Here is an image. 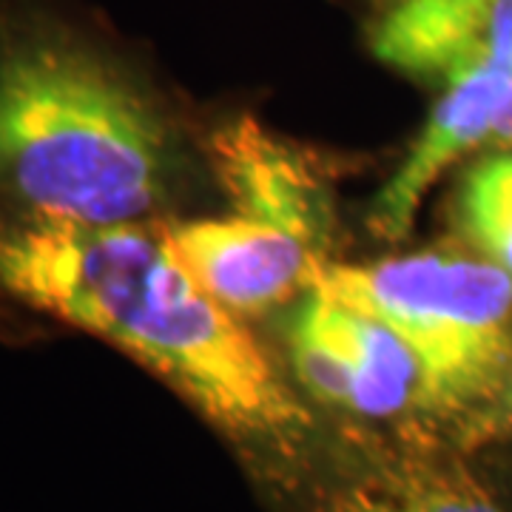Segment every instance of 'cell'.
Segmentation results:
<instances>
[{
	"mask_svg": "<svg viewBox=\"0 0 512 512\" xmlns=\"http://www.w3.org/2000/svg\"><path fill=\"white\" fill-rule=\"evenodd\" d=\"M495 0H382L370 49L396 72L450 83L487 60Z\"/></svg>",
	"mask_w": 512,
	"mask_h": 512,
	"instance_id": "52a82bcc",
	"label": "cell"
},
{
	"mask_svg": "<svg viewBox=\"0 0 512 512\" xmlns=\"http://www.w3.org/2000/svg\"><path fill=\"white\" fill-rule=\"evenodd\" d=\"M296 316L348 356L362 387L359 416L393 419L404 410H419L421 373L416 356L387 325L313 288Z\"/></svg>",
	"mask_w": 512,
	"mask_h": 512,
	"instance_id": "ba28073f",
	"label": "cell"
},
{
	"mask_svg": "<svg viewBox=\"0 0 512 512\" xmlns=\"http://www.w3.org/2000/svg\"><path fill=\"white\" fill-rule=\"evenodd\" d=\"M185 271L234 313H256L311 291L313 268L325 262L291 234L248 220L222 217L168 225Z\"/></svg>",
	"mask_w": 512,
	"mask_h": 512,
	"instance_id": "5b68a950",
	"label": "cell"
},
{
	"mask_svg": "<svg viewBox=\"0 0 512 512\" xmlns=\"http://www.w3.org/2000/svg\"><path fill=\"white\" fill-rule=\"evenodd\" d=\"M208 157L239 217L279 228L325 256L333 234V197L311 154L279 140L254 117H237L214 128Z\"/></svg>",
	"mask_w": 512,
	"mask_h": 512,
	"instance_id": "277c9868",
	"label": "cell"
},
{
	"mask_svg": "<svg viewBox=\"0 0 512 512\" xmlns=\"http://www.w3.org/2000/svg\"><path fill=\"white\" fill-rule=\"evenodd\" d=\"M453 441L458 450H487L498 444H512V367L501 387L487 404L453 427Z\"/></svg>",
	"mask_w": 512,
	"mask_h": 512,
	"instance_id": "8fae6325",
	"label": "cell"
},
{
	"mask_svg": "<svg viewBox=\"0 0 512 512\" xmlns=\"http://www.w3.org/2000/svg\"><path fill=\"white\" fill-rule=\"evenodd\" d=\"M311 288L393 330L419 365V413L450 427L490 402L512 367V279L487 259H325Z\"/></svg>",
	"mask_w": 512,
	"mask_h": 512,
	"instance_id": "3957f363",
	"label": "cell"
},
{
	"mask_svg": "<svg viewBox=\"0 0 512 512\" xmlns=\"http://www.w3.org/2000/svg\"><path fill=\"white\" fill-rule=\"evenodd\" d=\"M0 293L123 350L231 436L291 439L308 424L254 333L185 271L163 222L0 211Z\"/></svg>",
	"mask_w": 512,
	"mask_h": 512,
	"instance_id": "6da1fadb",
	"label": "cell"
},
{
	"mask_svg": "<svg viewBox=\"0 0 512 512\" xmlns=\"http://www.w3.org/2000/svg\"><path fill=\"white\" fill-rule=\"evenodd\" d=\"M510 97L512 69L504 66H478L444 83V97L370 205V231L390 242L407 237L427 191L470 148L490 143Z\"/></svg>",
	"mask_w": 512,
	"mask_h": 512,
	"instance_id": "8992f818",
	"label": "cell"
},
{
	"mask_svg": "<svg viewBox=\"0 0 512 512\" xmlns=\"http://www.w3.org/2000/svg\"><path fill=\"white\" fill-rule=\"evenodd\" d=\"M322 512H510L461 467H419L336 493Z\"/></svg>",
	"mask_w": 512,
	"mask_h": 512,
	"instance_id": "9c48e42d",
	"label": "cell"
},
{
	"mask_svg": "<svg viewBox=\"0 0 512 512\" xmlns=\"http://www.w3.org/2000/svg\"><path fill=\"white\" fill-rule=\"evenodd\" d=\"M490 143L498 148H512V97L510 103H507V109L501 111L498 123H495Z\"/></svg>",
	"mask_w": 512,
	"mask_h": 512,
	"instance_id": "4fadbf2b",
	"label": "cell"
},
{
	"mask_svg": "<svg viewBox=\"0 0 512 512\" xmlns=\"http://www.w3.org/2000/svg\"><path fill=\"white\" fill-rule=\"evenodd\" d=\"M168 174V128L137 74L49 3L0 0V211L148 220Z\"/></svg>",
	"mask_w": 512,
	"mask_h": 512,
	"instance_id": "7a4b0ae2",
	"label": "cell"
},
{
	"mask_svg": "<svg viewBox=\"0 0 512 512\" xmlns=\"http://www.w3.org/2000/svg\"><path fill=\"white\" fill-rule=\"evenodd\" d=\"M487 60L493 66L512 69V0H495Z\"/></svg>",
	"mask_w": 512,
	"mask_h": 512,
	"instance_id": "7c38bea8",
	"label": "cell"
},
{
	"mask_svg": "<svg viewBox=\"0 0 512 512\" xmlns=\"http://www.w3.org/2000/svg\"><path fill=\"white\" fill-rule=\"evenodd\" d=\"M456 220L478 254L512 279V148L481 157L464 174Z\"/></svg>",
	"mask_w": 512,
	"mask_h": 512,
	"instance_id": "30bf717a",
	"label": "cell"
}]
</instances>
